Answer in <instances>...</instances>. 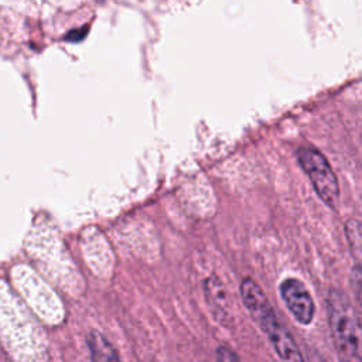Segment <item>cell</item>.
<instances>
[{
  "label": "cell",
  "instance_id": "obj_9",
  "mask_svg": "<svg viewBox=\"0 0 362 362\" xmlns=\"http://www.w3.org/2000/svg\"><path fill=\"white\" fill-rule=\"evenodd\" d=\"M216 361L218 362H240V359L236 355V352L232 351L228 346H223V345H221L216 349Z\"/></svg>",
  "mask_w": 362,
  "mask_h": 362
},
{
  "label": "cell",
  "instance_id": "obj_1",
  "mask_svg": "<svg viewBox=\"0 0 362 362\" xmlns=\"http://www.w3.org/2000/svg\"><path fill=\"white\" fill-rule=\"evenodd\" d=\"M327 315L334 346L342 361L362 362V320L354 304L338 288H329Z\"/></svg>",
  "mask_w": 362,
  "mask_h": 362
},
{
  "label": "cell",
  "instance_id": "obj_10",
  "mask_svg": "<svg viewBox=\"0 0 362 362\" xmlns=\"http://www.w3.org/2000/svg\"><path fill=\"white\" fill-rule=\"evenodd\" d=\"M313 362H321V361H318V359H313Z\"/></svg>",
  "mask_w": 362,
  "mask_h": 362
},
{
  "label": "cell",
  "instance_id": "obj_6",
  "mask_svg": "<svg viewBox=\"0 0 362 362\" xmlns=\"http://www.w3.org/2000/svg\"><path fill=\"white\" fill-rule=\"evenodd\" d=\"M205 296L208 300V304L214 310V313L218 315L219 320L228 317V297L226 291L223 288L222 281L216 276H211L204 283Z\"/></svg>",
  "mask_w": 362,
  "mask_h": 362
},
{
  "label": "cell",
  "instance_id": "obj_8",
  "mask_svg": "<svg viewBox=\"0 0 362 362\" xmlns=\"http://www.w3.org/2000/svg\"><path fill=\"white\" fill-rule=\"evenodd\" d=\"M351 286L355 293L356 301L362 308V263H356L351 272Z\"/></svg>",
  "mask_w": 362,
  "mask_h": 362
},
{
  "label": "cell",
  "instance_id": "obj_2",
  "mask_svg": "<svg viewBox=\"0 0 362 362\" xmlns=\"http://www.w3.org/2000/svg\"><path fill=\"white\" fill-rule=\"evenodd\" d=\"M249 314L267 337L280 362H305L296 339L290 331L279 321L269 298L256 301L249 307Z\"/></svg>",
  "mask_w": 362,
  "mask_h": 362
},
{
  "label": "cell",
  "instance_id": "obj_7",
  "mask_svg": "<svg viewBox=\"0 0 362 362\" xmlns=\"http://www.w3.org/2000/svg\"><path fill=\"white\" fill-rule=\"evenodd\" d=\"M348 245L352 255L359 263H362V222L355 218H349L344 226Z\"/></svg>",
  "mask_w": 362,
  "mask_h": 362
},
{
  "label": "cell",
  "instance_id": "obj_3",
  "mask_svg": "<svg viewBox=\"0 0 362 362\" xmlns=\"http://www.w3.org/2000/svg\"><path fill=\"white\" fill-rule=\"evenodd\" d=\"M297 160L310 178L317 195L332 209L339 201V184L325 156L314 147H300Z\"/></svg>",
  "mask_w": 362,
  "mask_h": 362
},
{
  "label": "cell",
  "instance_id": "obj_5",
  "mask_svg": "<svg viewBox=\"0 0 362 362\" xmlns=\"http://www.w3.org/2000/svg\"><path fill=\"white\" fill-rule=\"evenodd\" d=\"M88 346L92 362H122L116 348L98 331H90L88 334Z\"/></svg>",
  "mask_w": 362,
  "mask_h": 362
},
{
  "label": "cell",
  "instance_id": "obj_4",
  "mask_svg": "<svg viewBox=\"0 0 362 362\" xmlns=\"http://www.w3.org/2000/svg\"><path fill=\"white\" fill-rule=\"evenodd\" d=\"M279 291L293 318L301 325H310L315 315V303L304 283L288 277L280 283Z\"/></svg>",
  "mask_w": 362,
  "mask_h": 362
}]
</instances>
